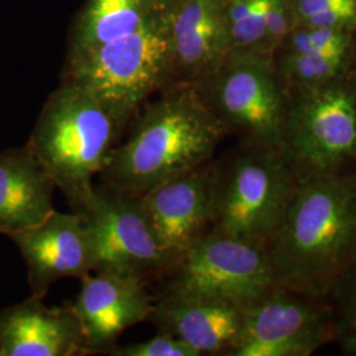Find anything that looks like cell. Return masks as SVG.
Listing matches in <instances>:
<instances>
[{
	"mask_svg": "<svg viewBox=\"0 0 356 356\" xmlns=\"http://www.w3.org/2000/svg\"><path fill=\"white\" fill-rule=\"evenodd\" d=\"M267 250L277 284L326 301L356 259V173L298 181Z\"/></svg>",
	"mask_w": 356,
	"mask_h": 356,
	"instance_id": "cell-1",
	"label": "cell"
},
{
	"mask_svg": "<svg viewBox=\"0 0 356 356\" xmlns=\"http://www.w3.org/2000/svg\"><path fill=\"white\" fill-rule=\"evenodd\" d=\"M226 135L194 86H168L115 147L102 172L104 186L140 198L210 161Z\"/></svg>",
	"mask_w": 356,
	"mask_h": 356,
	"instance_id": "cell-2",
	"label": "cell"
},
{
	"mask_svg": "<svg viewBox=\"0 0 356 356\" xmlns=\"http://www.w3.org/2000/svg\"><path fill=\"white\" fill-rule=\"evenodd\" d=\"M122 128L102 103L72 81L51 94L26 145L79 213L116 147Z\"/></svg>",
	"mask_w": 356,
	"mask_h": 356,
	"instance_id": "cell-3",
	"label": "cell"
},
{
	"mask_svg": "<svg viewBox=\"0 0 356 356\" xmlns=\"http://www.w3.org/2000/svg\"><path fill=\"white\" fill-rule=\"evenodd\" d=\"M298 179L279 147L241 143L216 161L210 231L267 247L285 216Z\"/></svg>",
	"mask_w": 356,
	"mask_h": 356,
	"instance_id": "cell-4",
	"label": "cell"
},
{
	"mask_svg": "<svg viewBox=\"0 0 356 356\" xmlns=\"http://www.w3.org/2000/svg\"><path fill=\"white\" fill-rule=\"evenodd\" d=\"M281 149L298 181L356 173V65L327 83L288 90Z\"/></svg>",
	"mask_w": 356,
	"mask_h": 356,
	"instance_id": "cell-5",
	"label": "cell"
},
{
	"mask_svg": "<svg viewBox=\"0 0 356 356\" xmlns=\"http://www.w3.org/2000/svg\"><path fill=\"white\" fill-rule=\"evenodd\" d=\"M172 57L160 11L127 36L67 61V81L86 90L120 128L156 91L170 86Z\"/></svg>",
	"mask_w": 356,
	"mask_h": 356,
	"instance_id": "cell-6",
	"label": "cell"
},
{
	"mask_svg": "<svg viewBox=\"0 0 356 356\" xmlns=\"http://www.w3.org/2000/svg\"><path fill=\"white\" fill-rule=\"evenodd\" d=\"M194 88L226 134L238 135L242 143L281 148L288 89L272 54L231 51Z\"/></svg>",
	"mask_w": 356,
	"mask_h": 356,
	"instance_id": "cell-7",
	"label": "cell"
},
{
	"mask_svg": "<svg viewBox=\"0 0 356 356\" xmlns=\"http://www.w3.org/2000/svg\"><path fill=\"white\" fill-rule=\"evenodd\" d=\"M165 291L231 301L243 309L277 284L267 247L209 231L168 270Z\"/></svg>",
	"mask_w": 356,
	"mask_h": 356,
	"instance_id": "cell-8",
	"label": "cell"
},
{
	"mask_svg": "<svg viewBox=\"0 0 356 356\" xmlns=\"http://www.w3.org/2000/svg\"><path fill=\"white\" fill-rule=\"evenodd\" d=\"M339 339L327 301L280 284L244 307L242 330L229 356H309Z\"/></svg>",
	"mask_w": 356,
	"mask_h": 356,
	"instance_id": "cell-9",
	"label": "cell"
},
{
	"mask_svg": "<svg viewBox=\"0 0 356 356\" xmlns=\"http://www.w3.org/2000/svg\"><path fill=\"white\" fill-rule=\"evenodd\" d=\"M89 229L94 272L164 277L170 264L160 248L141 209L139 198L108 188H95L86 206L76 213Z\"/></svg>",
	"mask_w": 356,
	"mask_h": 356,
	"instance_id": "cell-10",
	"label": "cell"
},
{
	"mask_svg": "<svg viewBox=\"0 0 356 356\" xmlns=\"http://www.w3.org/2000/svg\"><path fill=\"white\" fill-rule=\"evenodd\" d=\"M216 178V161L210 160L139 198L170 268L213 227Z\"/></svg>",
	"mask_w": 356,
	"mask_h": 356,
	"instance_id": "cell-11",
	"label": "cell"
},
{
	"mask_svg": "<svg viewBox=\"0 0 356 356\" xmlns=\"http://www.w3.org/2000/svg\"><path fill=\"white\" fill-rule=\"evenodd\" d=\"M172 57V85L197 86L229 53L223 0H159Z\"/></svg>",
	"mask_w": 356,
	"mask_h": 356,
	"instance_id": "cell-12",
	"label": "cell"
},
{
	"mask_svg": "<svg viewBox=\"0 0 356 356\" xmlns=\"http://www.w3.org/2000/svg\"><path fill=\"white\" fill-rule=\"evenodd\" d=\"M28 268L32 296L44 298L58 280L94 272V244L82 216L54 211L44 222L10 236Z\"/></svg>",
	"mask_w": 356,
	"mask_h": 356,
	"instance_id": "cell-13",
	"label": "cell"
},
{
	"mask_svg": "<svg viewBox=\"0 0 356 356\" xmlns=\"http://www.w3.org/2000/svg\"><path fill=\"white\" fill-rule=\"evenodd\" d=\"M90 354L108 353L119 337L149 319L154 298L147 280L114 272H95L81 279V291L72 302Z\"/></svg>",
	"mask_w": 356,
	"mask_h": 356,
	"instance_id": "cell-14",
	"label": "cell"
},
{
	"mask_svg": "<svg viewBox=\"0 0 356 356\" xmlns=\"http://www.w3.org/2000/svg\"><path fill=\"white\" fill-rule=\"evenodd\" d=\"M244 309L231 301L164 291L149 319L198 355H229L242 330Z\"/></svg>",
	"mask_w": 356,
	"mask_h": 356,
	"instance_id": "cell-15",
	"label": "cell"
},
{
	"mask_svg": "<svg viewBox=\"0 0 356 356\" xmlns=\"http://www.w3.org/2000/svg\"><path fill=\"white\" fill-rule=\"evenodd\" d=\"M89 355L72 302L48 307L31 296L0 312V356Z\"/></svg>",
	"mask_w": 356,
	"mask_h": 356,
	"instance_id": "cell-16",
	"label": "cell"
},
{
	"mask_svg": "<svg viewBox=\"0 0 356 356\" xmlns=\"http://www.w3.org/2000/svg\"><path fill=\"white\" fill-rule=\"evenodd\" d=\"M54 188V181L26 144L1 151L0 234L11 236L51 216L56 211Z\"/></svg>",
	"mask_w": 356,
	"mask_h": 356,
	"instance_id": "cell-17",
	"label": "cell"
},
{
	"mask_svg": "<svg viewBox=\"0 0 356 356\" xmlns=\"http://www.w3.org/2000/svg\"><path fill=\"white\" fill-rule=\"evenodd\" d=\"M159 10V0H88L69 38L67 61L144 26Z\"/></svg>",
	"mask_w": 356,
	"mask_h": 356,
	"instance_id": "cell-18",
	"label": "cell"
},
{
	"mask_svg": "<svg viewBox=\"0 0 356 356\" xmlns=\"http://www.w3.org/2000/svg\"><path fill=\"white\" fill-rule=\"evenodd\" d=\"M273 63L286 89L316 88L346 74L355 65V51L343 54L275 53Z\"/></svg>",
	"mask_w": 356,
	"mask_h": 356,
	"instance_id": "cell-19",
	"label": "cell"
},
{
	"mask_svg": "<svg viewBox=\"0 0 356 356\" xmlns=\"http://www.w3.org/2000/svg\"><path fill=\"white\" fill-rule=\"evenodd\" d=\"M223 17L229 51L267 53L264 0H223Z\"/></svg>",
	"mask_w": 356,
	"mask_h": 356,
	"instance_id": "cell-20",
	"label": "cell"
},
{
	"mask_svg": "<svg viewBox=\"0 0 356 356\" xmlns=\"http://www.w3.org/2000/svg\"><path fill=\"white\" fill-rule=\"evenodd\" d=\"M351 51H354L353 31L325 26H296L275 53L343 54Z\"/></svg>",
	"mask_w": 356,
	"mask_h": 356,
	"instance_id": "cell-21",
	"label": "cell"
},
{
	"mask_svg": "<svg viewBox=\"0 0 356 356\" xmlns=\"http://www.w3.org/2000/svg\"><path fill=\"white\" fill-rule=\"evenodd\" d=\"M326 301L337 319L339 338L356 350V259L339 276Z\"/></svg>",
	"mask_w": 356,
	"mask_h": 356,
	"instance_id": "cell-22",
	"label": "cell"
},
{
	"mask_svg": "<svg viewBox=\"0 0 356 356\" xmlns=\"http://www.w3.org/2000/svg\"><path fill=\"white\" fill-rule=\"evenodd\" d=\"M266 51L273 56L297 26L293 0H264Z\"/></svg>",
	"mask_w": 356,
	"mask_h": 356,
	"instance_id": "cell-23",
	"label": "cell"
},
{
	"mask_svg": "<svg viewBox=\"0 0 356 356\" xmlns=\"http://www.w3.org/2000/svg\"><path fill=\"white\" fill-rule=\"evenodd\" d=\"M113 356H200L191 346L168 332H157L148 341L119 346L110 351Z\"/></svg>",
	"mask_w": 356,
	"mask_h": 356,
	"instance_id": "cell-24",
	"label": "cell"
},
{
	"mask_svg": "<svg viewBox=\"0 0 356 356\" xmlns=\"http://www.w3.org/2000/svg\"><path fill=\"white\" fill-rule=\"evenodd\" d=\"M350 1H355V0H293L297 26L314 13H322L331 7L350 3Z\"/></svg>",
	"mask_w": 356,
	"mask_h": 356,
	"instance_id": "cell-25",
	"label": "cell"
}]
</instances>
